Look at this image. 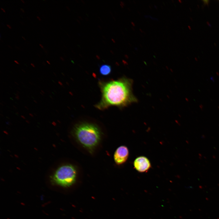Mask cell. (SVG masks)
Listing matches in <instances>:
<instances>
[{"mask_svg":"<svg viewBox=\"0 0 219 219\" xmlns=\"http://www.w3.org/2000/svg\"><path fill=\"white\" fill-rule=\"evenodd\" d=\"M132 84L131 80L125 78L105 83L101 88L102 99L97 107L100 109L110 106H123L136 102Z\"/></svg>","mask_w":219,"mask_h":219,"instance_id":"6da1fadb","label":"cell"},{"mask_svg":"<svg viewBox=\"0 0 219 219\" xmlns=\"http://www.w3.org/2000/svg\"><path fill=\"white\" fill-rule=\"evenodd\" d=\"M73 134L77 141L89 152L92 153L99 143L102 133L96 125L82 123L75 126Z\"/></svg>","mask_w":219,"mask_h":219,"instance_id":"7a4b0ae2","label":"cell"},{"mask_svg":"<svg viewBox=\"0 0 219 219\" xmlns=\"http://www.w3.org/2000/svg\"><path fill=\"white\" fill-rule=\"evenodd\" d=\"M77 170L74 166L65 164L59 167L50 177L52 183L64 187H68L75 182Z\"/></svg>","mask_w":219,"mask_h":219,"instance_id":"3957f363","label":"cell"},{"mask_svg":"<svg viewBox=\"0 0 219 219\" xmlns=\"http://www.w3.org/2000/svg\"><path fill=\"white\" fill-rule=\"evenodd\" d=\"M129 155V151L125 146L119 147L116 150L114 159L115 163L117 165H121L126 162Z\"/></svg>","mask_w":219,"mask_h":219,"instance_id":"277c9868","label":"cell"},{"mask_svg":"<svg viewBox=\"0 0 219 219\" xmlns=\"http://www.w3.org/2000/svg\"><path fill=\"white\" fill-rule=\"evenodd\" d=\"M134 165L136 169L140 172H146L151 167L149 159L143 156L137 158L134 162Z\"/></svg>","mask_w":219,"mask_h":219,"instance_id":"5b68a950","label":"cell"},{"mask_svg":"<svg viewBox=\"0 0 219 219\" xmlns=\"http://www.w3.org/2000/svg\"><path fill=\"white\" fill-rule=\"evenodd\" d=\"M111 71V68L110 66L108 64H103L99 68L100 73L103 75H109Z\"/></svg>","mask_w":219,"mask_h":219,"instance_id":"8992f818","label":"cell"},{"mask_svg":"<svg viewBox=\"0 0 219 219\" xmlns=\"http://www.w3.org/2000/svg\"><path fill=\"white\" fill-rule=\"evenodd\" d=\"M203 1L205 4H206L207 5L209 2V1L208 0H203Z\"/></svg>","mask_w":219,"mask_h":219,"instance_id":"52a82bcc","label":"cell"},{"mask_svg":"<svg viewBox=\"0 0 219 219\" xmlns=\"http://www.w3.org/2000/svg\"><path fill=\"white\" fill-rule=\"evenodd\" d=\"M6 25H7V26L9 28H10V29H11V26H10L9 25L7 24Z\"/></svg>","mask_w":219,"mask_h":219,"instance_id":"ba28073f","label":"cell"},{"mask_svg":"<svg viewBox=\"0 0 219 219\" xmlns=\"http://www.w3.org/2000/svg\"><path fill=\"white\" fill-rule=\"evenodd\" d=\"M131 24H132V25H133L134 26H135V24H134V23H133V22H131Z\"/></svg>","mask_w":219,"mask_h":219,"instance_id":"9c48e42d","label":"cell"},{"mask_svg":"<svg viewBox=\"0 0 219 219\" xmlns=\"http://www.w3.org/2000/svg\"><path fill=\"white\" fill-rule=\"evenodd\" d=\"M31 65L33 67H34V68L35 67V66L33 64H32V63H31Z\"/></svg>","mask_w":219,"mask_h":219,"instance_id":"30bf717a","label":"cell"},{"mask_svg":"<svg viewBox=\"0 0 219 219\" xmlns=\"http://www.w3.org/2000/svg\"><path fill=\"white\" fill-rule=\"evenodd\" d=\"M15 98H16V99H19V97H18L17 96H15Z\"/></svg>","mask_w":219,"mask_h":219,"instance_id":"8fae6325","label":"cell"},{"mask_svg":"<svg viewBox=\"0 0 219 219\" xmlns=\"http://www.w3.org/2000/svg\"><path fill=\"white\" fill-rule=\"evenodd\" d=\"M14 62H15L16 64H19V62H18L17 61H16V60H14Z\"/></svg>","mask_w":219,"mask_h":219,"instance_id":"7c38bea8","label":"cell"},{"mask_svg":"<svg viewBox=\"0 0 219 219\" xmlns=\"http://www.w3.org/2000/svg\"><path fill=\"white\" fill-rule=\"evenodd\" d=\"M15 95H16V96H18V97H19V95H18V94H17V93L15 94Z\"/></svg>","mask_w":219,"mask_h":219,"instance_id":"4fadbf2b","label":"cell"},{"mask_svg":"<svg viewBox=\"0 0 219 219\" xmlns=\"http://www.w3.org/2000/svg\"><path fill=\"white\" fill-rule=\"evenodd\" d=\"M36 17H37V18L39 19V20H41L40 19L38 16H37Z\"/></svg>","mask_w":219,"mask_h":219,"instance_id":"5bb4252c","label":"cell"},{"mask_svg":"<svg viewBox=\"0 0 219 219\" xmlns=\"http://www.w3.org/2000/svg\"><path fill=\"white\" fill-rule=\"evenodd\" d=\"M1 9L4 12H5V11L3 9L1 8Z\"/></svg>","mask_w":219,"mask_h":219,"instance_id":"9a60e30c","label":"cell"},{"mask_svg":"<svg viewBox=\"0 0 219 219\" xmlns=\"http://www.w3.org/2000/svg\"><path fill=\"white\" fill-rule=\"evenodd\" d=\"M39 45H40V46L42 48H43V46H42V45H41V44H39Z\"/></svg>","mask_w":219,"mask_h":219,"instance_id":"2e32d148","label":"cell"},{"mask_svg":"<svg viewBox=\"0 0 219 219\" xmlns=\"http://www.w3.org/2000/svg\"><path fill=\"white\" fill-rule=\"evenodd\" d=\"M20 9L23 12H24V11L22 9L20 8Z\"/></svg>","mask_w":219,"mask_h":219,"instance_id":"e0dca14e","label":"cell"},{"mask_svg":"<svg viewBox=\"0 0 219 219\" xmlns=\"http://www.w3.org/2000/svg\"><path fill=\"white\" fill-rule=\"evenodd\" d=\"M29 114L30 116H32V117H33V114H32L31 113H30Z\"/></svg>","mask_w":219,"mask_h":219,"instance_id":"ac0fdd59","label":"cell"},{"mask_svg":"<svg viewBox=\"0 0 219 219\" xmlns=\"http://www.w3.org/2000/svg\"><path fill=\"white\" fill-rule=\"evenodd\" d=\"M47 62L49 64H50V62L48 61H47Z\"/></svg>","mask_w":219,"mask_h":219,"instance_id":"d6986e66","label":"cell"},{"mask_svg":"<svg viewBox=\"0 0 219 219\" xmlns=\"http://www.w3.org/2000/svg\"><path fill=\"white\" fill-rule=\"evenodd\" d=\"M41 92L45 94L43 90H41Z\"/></svg>","mask_w":219,"mask_h":219,"instance_id":"ffe728a7","label":"cell"},{"mask_svg":"<svg viewBox=\"0 0 219 219\" xmlns=\"http://www.w3.org/2000/svg\"><path fill=\"white\" fill-rule=\"evenodd\" d=\"M140 30L141 31L142 33H144V32L141 29H140Z\"/></svg>","mask_w":219,"mask_h":219,"instance_id":"44dd1931","label":"cell"},{"mask_svg":"<svg viewBox=\"0 0 219 219\" xmlns=\"http://www.w3.org/2000/svg\"><path fill=\"white\" fill-rule=\"evenodd\" d=\"M42 63H43V65H46V64H45V62H43Z\"/></svg>","mask_w":219,"mask_h":219,"instance_id":"7402d4cb","label":"cell"},{"mask_svg":"<svg viewBox=\"0 0 219 219\" xmlns=\"http://www.w3.org/2000/svg\"><path fill=\"white\" fill-rule=\"evenodd\" d=\"M58 82L61 85L62 84V83H61V82L60 81H58Z\"/></svg>","mask_w":219,"mask_h":219,"instance_id":"603a6c76","label":"cell"},{"mask_svg":"<svg viewBox=\"0 0 219 219\" xmlns=\"http://www.w3.org/2000/svg\"><path fill=\"white\" fill-rule=\"evenodd\" d=\"M21 117L23 118H24V119L25 118V117L21 115Z\"/></svg>","mask_w":219,"mask_h":219,"instance_id":"cb8c5ba5","label":"cell"},{"mask_svg":"<svg viewBox=\"0 0 219 219\" xmlns=\"http://www.w3.org/2000/svg\"><path fill=\"white\" fill-rule=\"evenodd\" d=\"M60 58L61 60H64V59H63V58L62 57H60Z\"/></svg>","mask_w":219,"mask_h":219,"instance_id":"d4e9b609","label":"cell"},{"mask_svg":"<svg viewBox=\"0 0 219 219\" xmlns=\"http://www.w3.org/2000/svg\"><path fill=\"white\" fill-rule=\"evenodd\" d=\"M25 107L26 108V109H28V108L27 107H26V106H25Z\"/></svg>","mask_w":219,"mask_h":219,"instance_id":"484cf974","label":"cell"},{"mask_svg":"<svg viewBox=\"0 0 219 219\" xmlns=\"http://www.w3.org/2000/svg\"><path fill=\"white\" fill-rule=\"evenodd\" d=\"M17 93L18 94L19 93V92L18 91H17Z\"/></svg>","mask_w":219,"mask_h":219,"instance_id":"4316f807","label":"cell"},{"mask_svg":"<svg viewBox=\"0 0 219 219\" xmlns=\"http://www.w3.org/2000/svg\"><path fill=\"white\" fill-rule=\"evenodd\" d=\"M40 94H41L42 95H43V93H42V92H40Z\"/></svg>","mask_w":219,"mask_h":219,"instance_id":"83f0119b","label":"cell"},{"mask_svg":"<svg viewBox=\"0 0 219 219\" xmlns=\"http://www.w3.org/2000/svg\"><path fill=\"white\" fill-rule=\"evenodd\" d=\"M50 96V98H51V99H53V98H52V97L51 96Z\"/></svg>","mask_w":219,"mask_h":219,"instance_id":"f1b7e54d","label":"cell"},{"mask_svg":"<svg viewBox=\"0 0 219 219\" xmlns=\"http://www.w3.org/2000/svg\"><path fill=\"white\" fill-rule=\"evenodd\" d=\"M34 101L36 103H37V102L35 100H34Z\"/></svg>","mask_w":219,"mask_h":219,"instance_id":"f546056e","label":"cell"},{"mask_svg":"<svg viewBox=\"0 0 219 219\" xmlns=\"http://www.w3.org/2000/svg\"><path fill=\"white\" fill-rule=\"evenodd\" d=\"M22 37L23 39L24 40H25V39L23 36H22Z\"/></svg>","mask_w":219,"mask_h":219,"instance_id":"4dcf8cb0","label":"cell"},{"mask_svg":"<svg viewBox=\"0 0 219 219\" xmlns=\"http://www.w3.org/2000/svg\"><path fill=\"white\" fill-rule=\"evenodd\" d=\"M13 106L14 107L15 109H17V108H16V106Z\"/></svg>","mask_w":219,"mask_h":219,"instance_id":"1f68e13d","label":"cell"},{"mask_svg":"<svg viewBox=\"0 0 219 219\" xmlns=\"http://www.w3.org/2000/svg\"><path fill=\"white\" fill-rule=\"evenodd\" d=\"M16 114H19V113L18 112H16Z\"/></svg>","mask_w":219,"mask_h":219,"instance_id":"d6a6232c","label":"cell"},{"mask_svg":"<svg viewBox=\"0 0 219 219\" xmlns=\"http://www.w3.org/2000/svg\"><path fill=\"white\" fill-rule=\"evenodd\" d=\"M53 73L54 74V75H55V76H56V74L54 72H53Z\"/></svg>","mask_w":219,"mask_h":219,"instance_id":"836d02e7","label":"cell"},{"mask_svg":"<svg viewBox=\"0 0 219 219\" xmlns=\"http://www.w3.org/2000/svg\"><path fill=\"white\" fill-rule=\"evenodd\" d=\"M47 91L48 93H50V92L49 91L47 90Z\"/></svg>","mask_w":219,"mask_h":219,"instance_id":"e575fe53","label":"cell"},{"mask_svg":"<svg viewBox=\"0 0 219 219\" xmlns=\"http://www.w3.org/2000/svg\"><path fill=\"white\" fill-rule=\"evenodd\" d=\"M8 46L9 47H10L11 48H12L10 47V46H9V45H8Z\"/></svg>","mask_w":219,"mask_h":219,"instance_id":"d590c367","label":"cell"},{"mask_svg":"<svg viewBox=\"0 0 219 219\" xmlns=\"http://www.w3.org/2000/svg\"><path fill=\"white\" fill-rule=\"evenodd\" d=\"M15 82V83H16V84H17V85H19V84H18V83H17L16 82Z\"/></svg>","mask_w":219,"mask_h":219,"instance_id":"8d00e7d4","label":"cell"},{"mask_svg":"<svg viewBox=\"0 0 219 219\" xmlns=\"http://www.w3.org/2000/svg\"><path fill=\"white\" fill-rule=\"evenodd\" d=\"M21 1L23 3H24V2L23 0H21Z\"/></svg>","mask_w":219,"mask_h":219,"instance_id":"74e56055","label":"cell"},{"mask_svg":"<svg viewBox=\"0 0 219 219\" xmlns=\"http://www.w3.org/2000/svg\"><path fill=\"white\" fill-rule=\"evenodd\" d=\"M132 28L134 30H135L134 28H133L132 27Z\"/></svg>","mask_w":219,"mask_h":219,"instance_id":"f35d334b","label":"cell"},{"mask_svg":"<svg viewBox=\"0 0 219 219\" xmlns=\"http://www.w3.org/2000/svg\"><path fill=\"white\" fill-rule=\"evenodd\" d=\"M22 70L24 72H25V71L23 70L22 69Z\"/></svg>","mask_w":219,"mask_h":219,"instance_id":"ab89813d","label":"cell"}]
</instances>
